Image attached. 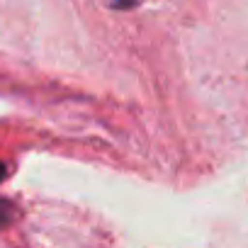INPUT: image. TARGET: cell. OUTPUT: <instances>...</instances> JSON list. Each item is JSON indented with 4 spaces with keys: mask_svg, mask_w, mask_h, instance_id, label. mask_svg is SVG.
<instances>
[{
    "mask_svg": "<svg viewBox=\"0 0 248 248\" xmlns=\"http://www.w3.org/2000/svg\"><path fill=\"white\" fill-rule=\"evenodd\" d=\"M10 219H13V207H10L8 202L0 200V226H5Z\"/></svg>",
    "mask_w": 248,
    "mask_h": 248,
    "instance_id": "obj_1",
    "label": "cell"
},
{
    "mask_svg": "<svg viewBox=\"0 0 248 248\" xmlns=\"http://www.w3.org/2000/svg\"><path fill=\"white\" fill-rule=\"evenodd\" d=\"M3 178H5V166L0 163V180H3Z\"/></svg>",
    "mask_w": 248,
    "mask_h": 248,
    "instance_id": "obj_2",
    "label": "cell"
}]
</instances>
